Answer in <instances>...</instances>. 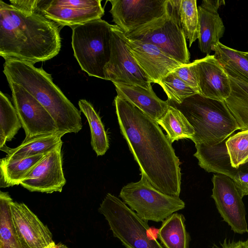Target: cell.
<instances>
[{"mask_svg":"<svg viewBox=\"0 0 248 248\" xmlns=\"http://www.w3.org/2000/svg\"><path fill=\"white\" fill-rule=\"evenodd\" d=\"M212 182L211 197L223 221L228 223L234 233L242 234L248 232L243 198L233 180L227 176L216 174L213 176Z\"/></svg>","mask_w":248,"mask_h":248,"instance_id":"13","label":"cell"},{"mask_svg":"<svg viewBox=\"0 0 248 248\" xmlns=\"http://www.w3.org/2000/svg\"><path fill=\"white\" fill-rule=\"evenodd\" d=\"M228 74L231 93L225 102L239 130H248V81L232 70L223 68Z\"/></svg>","mask_w":248,"mask_h":248,"instance_id":"21","label":"cell"},{"mask_svg":"<svg viewBox=\"0 0 248 248\" xmlns=\"http://www.w3.org/2000/svg\"><path fill=\"white\" fill-rule=\"evenodd\" d=\"M169 103L178 108L193 126L195 133L190 140L195 144L218 143L239 130L225 101L197 93L181 104Z\"/></svg>","mask_w":248,"mask_h":248,"instance_id":"4","label":"cell"},{"mask_svg":"<svg viewBox=\"0 0 248 248\" xmlns=\"http://www.w3.org/2000/svg\"><path fill=\"white\" fill-rule=\"evenodd\" d=\"M232 180L241 196L248 195V171L238 169Z\"/></svg>","mask_w":248,"mask_h":248,"instance_id":"35","label":"cell"},{"mask_svg":"<svg viewBox=\"0 0 248 248\" xmlns=\"http://www.w3.org/2000/svg\"><path fill=\"white\" fill-rule=\"evenodd\" d=\"M22 124L16 110L8 98L0 92V148L11 141Z\"/></svg>","mask_w":248,"mask_h":248,"instance_id":"28","label":"cell"},{"mask_svg":"<svg viewBox=\"0 0 248 248\" xmlns=\"http://www.w3.org/2000/svg\"><path fill=\"white\" fill-rule=\"evenodd\" d=\"M238 169L243 170V171H248V162L246 163L245 164L240 166Z\"/></svg>","mask_w":248,"mask_h":248,"instance_id":"37","label":"cell"},{"mask_svg":"<svg viewBox=\"0 0 248 248\" xmlns=\"http://www.w3.org/2000/svg\"><path fill=\"white\" fill-rule=\"evenodd\" d=\"M124 34L156 46L183 64L189 63L190 53L180 23L178 0H169L168 10L161 17Z\"/></svg>","mask_w":248,"mask_h":248,"instance_id":"7","label":"cell"},{"mask_svg":"<svg viewBox=\"0 0 248 248\" xmlns=\"http://www.w3.org/2000/svg\"><path fill=\"white\" fill-rule=\"evenodd\" d=\"M56 248H68L63 244H59V245H56Z\"/></svg>","mask_w":248,"mask_h":248,"instance_id":"38","label":"cell"},{"mask_svg":"<svg viewBox=\"0 0 248 248\" xmlns=\"http://www.w3.org/2000/svg\"><path fill=\"white\" fill-rule=\"evenodd\" d=\"M39 11L58 25L71 27L101 19L104 15L100 0H41Z\"/></svg>","mask_w":248,"mask_h":248,"instance_id":"12","label":"cell"},{"mask_svg":"<svg viewBox=\"0 0 248 248\" xmlns=\"http://www.w3.org/2000/svg\"><path fill=\"white\" fill-rule=\"evenodd\" d=\"M65 134L58 131L41 135L29 140H24L16 148H10L5 145L0 149L7 153L5 157L9 160H20L47 154L62 143L61 138Z\"/></svg>","mask_w":248,"mask_h":248,"instance_id":"22","label":"cell"},{"mask_svg":"<svg viewBox=\"0 0 248 248\" xmlns=\"http://www.w3.org/2000/svg\"><path fill=\"white\" fill-rule=\"evenodd\" d=\"M8 192L0 191V248H23L14 227Z\"/></svg>","mask_w":248,"mask_h":248,"instance_id":"27","label":"cell"},{"mask_svg":"<svg viewBox=\"0 0 248 248\" xmlns=\"http://www.w3.org/2000/svg\"><path fill=\"white\" fill-rule=\"evenodd\" d=\"M124 39L135 61L151 83L159 84L163 78L183 64L151 43L127 37L125 34Z\"/></svg>","mask_w":248,"mask_h":248,"instance_id":"15","label":"cell"},{"mask_svg":"<svg viewBox=\"0 0 248 248\" xmlns=\"http://www.w3.org/2000/svg\"><path fill=\"white\" fill-rule=\"evenodd\" d=\"M228 138L216 144H195L196 152L194 156L198 160L199 165L206 171L224 175L232 179L238 169L232 165L226 144Z\"/></svg>","mask_w":248,"mask_h":248,"instance_id":"20","label":"cell"},{"mask_svg":"<svg viewBox=\"0 0 248 248\" xmlns=\"http://www.w3.org/2000/svg\"><path fill=\"white\" fill-rule=\"evenodd\" d=\"M159 85L167 94L170 102L181 104L187 98L197 93L172 72L160 81Z\"/></svg>","mask_w":248,"mask_h":248,"instance_id":"31","label":"cell"},{"mask_svg":"<svg viewBox=\"0 0 248 248\" xmlns=\"http://www.w3.org/2000/svg\"><path fill=\"white\" fill-rule=\"evenodd\" d=\"M247 240L248 241V240Z\"/></svg>","mask_w":248,"mask_h":248,"instance_id":"41","label":"cell"},{"mask_svg":"<svg viewBox=\"0 0 248 248\" xmlns=\"http://www.w3.org/2000/svg\"><path fill=\"white\" fill-rule=\"evenodd\" d=\"M47 154L16 160H9L6 157L0 159V187L20 185L21 181Z\"/></svg>","mask_w":248,"mask_h":248,"instance_id":"23","label":"cell"},{"mask_svg":"<svg viewBox=\"0 0 248 248\" xmlns=\"http://www.w3.org/2000/svg\"><path fill=\"white\" fill-rule=\"evenodd\" d=\"M56 244H55V242L51 244L50 245L46 247V248H56Z\"/></svg>","mask_w":248,"mask_h":248,"instance_id":"39","label":"cell"},{"mask_svg":"<svg viewBox=\"0 0 248 248\" xmlns=\"http://www.w3.org/2000/svg\"><path fill=\"white\" fill-rule=\"evenodd\" d=\"M58 25L38 12H21L0 0V55L31 64L59 53Z\"/></svg>","mask_w":248,"mask_h":248,"instance_id":"2","label":"cell"},{"mask_svg":"<svg viewBox=\"0 0 248 248\" xmlns=\"http://www.w3.org/2000/svg\"><path fill=\"white\" fill-rule=\"evenodd\" d=\"M12 221L23 248H46L54 243L53 235L24 203H10Z\"/></svg>","mask_w":248,"mask_h":248,"instance_id":"16","label":"cell"},{"mask_svg":"<svg viewBox=\"0 0 248 248\" xmlns=\"http://www.w3.org/2000/svg\"><path fill=\"white\" fill-rule=\"evenodd\" d=\"M112 21L124 33L163 16L169 0H110Z\"/></svg>","mask_w":248,"mask_h":248,"instance_id":"11","label":"cell"},{"mask_svg":"<svg viewBox=\"0 0 248 248\" xmlns=\"http://www.w3.org/2000/svg\"><path fill=\"white\" fill-rule=\"evenodd\" d=\"M78 106L90 127L92 148L97 156L103 155L108 149L109 142L101 118L92 104L87 100H79Z\"/></svg>","mask_w":248,"mask_h":248,"instance_id":"26","label":"cell"},{"mask_svg":"<svg viewBox=\"0 0 248 248\" xmlns=\"http://www.w3.org/2000/svg\"><path fill=\"white\" fill-rule=\"evenodd\" d=\"M185 221L183 215L174 213L163 221L158 236L165 248H188Z\"/></svg>","mask_w":248,"mask_h":248,"instance_id":"24","label":"cell"},{"mask_svg":"<svg viewBox=\"0 0 248 248\" xmlns=\"http://www.w3.org/2000/svg\"><path fill=\"white\" fill-rule=\"evenodd\" d=\"M243 55L248 60V52H243L242 51Z\"/></svg>","mask_w":248,"mask_h":248,"instance_id":"40","label":"cell"},{"mask_svg":"<svg viewBox=\"0 0 248 248\" xmlns=\"http://www.w3.org/2000/svg\"><path fill=\"white\" fill-rule=\"evenodd\" d=\"M7 80L14 107L25 132L24 140L58 132L55 121L44 107L21 86Z\"/></svg>","mask_w":248,"mask_h":248,"instance_id":"10","label":"cell"},{"mask_svg":"<svg viewBox=\"0 0 248 248\" xmlns=\"http://www.w3.org/2000/svg\"><path fill=\"white\" fill-rule=\"evenodd\" d=\"M117 96L138 108L157 122L166 113L170 106L168 100L164 101L155 94L141 87L122 83H113Z\"/></svg>","mask_w":248,"mask_h":248,"instance_id":"19","label":"cell"},{"mask_svg":"<svg viewBox=\"0 0 248 248\" xmlns=\"http://www.w3.org/2000/svg\"><path fill=\"white\" fill-rule=\"evenodd\" d=\"M9 1L10 4L21 12L40 13L41 0H10Z\"/></svg>","mask_w":248,"mask_h":248,"instance_id":"34","label":"cell"},{"mask_svg":"<svg viewBox=\"0 0 248 248\" xmlns=\"http://www.w3.org/2000/svg\"><path fill=\"white\" fill-rule=\"evenodd\" d=\"M213 248H248V241H228L225 238L222 243L220 244V246L214 245Z\"/></svg>","mask_w":248,"mask_h":248,"instance_id":"36","label":"cell"},{"mask_svg":"<svg viewBox=\"0 0 248 248\" xmlns=\"http://www.w3.org/2000/svg\"><path fill=\"white\" fill-rule=\"evenodd\" d=\"M179 78L193 89L198 94L199 90L193 62L182 64L172 71Z\"/></svg>","mask_w":248,"mask_h":248,"instance_id":"33","label":"cell"},{"mask_svg":"<svg viewBox=\"0 0 248 248\" xmlns=\"http://www.w3.org/2000/svg\"><path fill=\"white\" fill-rule=\"evenodd\" d=\"M214 55L223 68L239 74L248 81V60L240 51L218 42L214 47Z\"/></svg>","mask_w":248,"mask_h":248,"instance_id":"30","label":"cell"},{"mask_svg":"<svg viewBox=\"0 0 248 248\" xmlns=\"http://www.w3.org/2000/svg\"><path fill=\"white\" fill-rule=\"evenodd\" d=\"M124 35L117 26L112 25L110 58L104 69L105 79L113 83L138 86L154 92L150 79L126 46Z\"/></svg>","mask_w":248,"mask_h":248,"instance_id":"9","label":"cell"},{"mask_svg":"<svg viewBox=\"0 0 248 248\" xmlns=\"http://www.w3.org/2000/svg\"><path fill=\"white\" fill-rule=\"evenodd\" d=\"M62 143L49 152L21 181L20 185L31 192H62L66 184L62 162Z\"/></svg>","mask_w":248,"mask_h":248,"instance_id":"14","label":"cell"},{"mask_svg":"<svg viewBox=\"0 0 248 248\" xmlns=\"http://www.w3.org/2000/svg\"><path fill=\"white\" fill-rule=\"evenodd\" d=\"M3 68L7 80L33 96L53 118L59 132L77 133L81 129L80 111L54 83L51 75L42 68L15 59L5 60Z\"/></svg>","mask_w":248,"mask_h":248,"instance_id":"3","label":"cell"},{"mask_svg":"<svg viewBox=\"0 0 248 248\" xmlns=\"http://www.w3.org/2000/svg\"><path fill=\"white\" fill-rule=\"evenodd\" d=\"M224 0H203L198 7L199 21V47L209 55L224 35L225 28L217 12Z\"/></svg>","mask_w":248,"mask_h":248,"instance_id":"18","label":"cell"},{"mask_svg":"<svg viewBox=\"0 0 248 248\" xmlns=\"http://www.w3.org/2000/svg\"><path fill=\"white\" fill-rule=\"evenodd\" d=\"M114 102L121 133L141 173L159 191L179 197L181 163L159 124L117 95Z\"/></svg>","mask_w":248,"mask_h":248,"instance_id":"1","label":"cell"},{"mask_svg":"<svg viewBox=\"0 0 248 248\" xmlns=\"http://www.w3.org/2000/svg\"><path fill=\"white\" fill-rule=\"evenodd\" d=\"M140 180L122 187L119 197L143 220L163 221L177 211L184 209L185 203L179 197L161 192L154 188L144 174Z\"/></svg>","mask_w":248,"mask_h":248,"instance_id":"8","label":"cell"},{"mask_svg":"<svg viewBox=\"0 0 248 248\" xmlns=\"http://www.w3.org/2000/svg\"><path fill=\"white\" fill-rule=\"evenodd\" d=\"M199 94L209 98L225 101L231 93L230 78L214 55L193 62Z\"/></svg>","mask_w":248,"mask_h":248,"instance_id":"17","label":"cell"},{"mask_svg":"<svg viewBox=\"0 0 248 248\" xmlns=\"http://www.w3.org/2000/svg\"><path fill=\"white\" fill-rule=\"evenodd\" d=\"M111 27L101 18L72 27L74 56L89 76L105 79L104 69L110 58Z\"/></svg>","mask_w":248,"mask_h":248,"instance_id":"5","label":"cell"},{"mask_svg":"<svg viewBox=\"0 0 248 248\" xmlns=\"http://www.w3.org/2000/svg\"><path fill=\"white\" fill-rule=\"evenodd\" d=\"M180 21L189 46L199 36V21L196 0H178Z\"/></svg>","mask_w":248,"mask_h":248,"instance_id":"29","label":"cell"},{"mask_svg":"<svg viewBox=\"0 0 248 248\" xmlns=\"http://www.w3.org/2000/svg\"><path fill=\"white\" fill-rule=\"evenodd\" d=\"M226 146L232 167L236 169L248 162V130L230 136Z\"/></svg>","mask_w":248,"mask_h":248,"instance_id":"32","label":"cell"},{"mask_svg":"<svg viewBox=\"0 0 248 248\" xmlns=\"http://www.w3.org/2000/svg\"><path fill=\"white\" fill-rule=\"evenodd\" d=\"M113 236L126 248H163L153 235L147 221L117 197L108 193L98 208Z\"/></svg>","mask_w":248,"mask_h":248,"instance_id":"6","label":"cell"},{"mask_svg":"<svg viewBox=\"0 0 248 248\" xmlns=\"http://www.w3.org/2000/svg\"><path fill=\"white\" fill-rule=\"evenodd\" d=\"M156 122L165 130L171 144L181 139H191L195 133L193 126L184 114L170 105L166 113Z\"/></svg>","mask_w":248,"mask_h":248,"instance_id":"25","label":"cell"}]
</instances>
